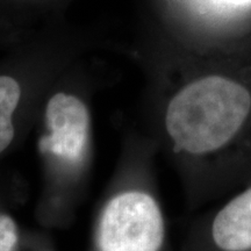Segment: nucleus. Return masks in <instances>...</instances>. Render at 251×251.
<instances>
[{
	"label": "nucleus",
	"instance_id": "7",
	"mask_svg": "<svg viewBox=\"0 0 251 251\" xmlns=\"http://www.w3.org/2000/svg\"><path fill=\"white\" fill-rule=\"evenodd\" d=\"M213 4L225 7L233 8H247L251 7V0H209Z\"/></svg>",
	"mask_w": 251,
	"mask_h": 251
},
{
	"label": "nucleus",
	"instance_id": "2",
	"mask_svg": "<svg viewBox=\"0 0 251 251\" xmlns=\"http://www.w3.org/2000/svg\"><path fill=\"white\" fill-rule=\"evenodd\" d=\"M155 141L141 158L136 177L113 193L100 211L97 226L98 251H163L166 218L152 178Z\"/></svg>",
	"mask_w": 251,
	"mask_h": 251
},
{
	"label": "nucleus",
	"instance_id": "5",
	"mask_svg": "<svg viewBox=\"0 0 251 251\" xmlns=\"http://www.w3.org/2000/svg\"><path fill=\"white\" fill-rule=\"evenodd\" d=\"M72 0H0V42L13 43L65 21Z\"/></svg>",
	"mask_w": 251,
	"mask_h": 251
},
{
	"label": "nucleus",
	"instance_id": "6",
	"mask_svg": "<svg viewBox=\"0 0 251 251\" xmlns=\"http://www.w3.org/2000/svg\"><path fill=\"white\" fill-rule=\"evenodd\" d=\"M19 242V229L13 216L0 212V251H15Z\"/></svg>",
	"mask_w": 251,
	"mask_h": 251
},
{
	"label": "nucleus",
	"instance_id": "1",
	"mask_svg": "<svg viewBox=\"0 0 251 251\" xmlns=\"http://www.w3.org/2000/svg\"><path fill=\"white\" fill-rule=\"evenodd\" d=\"M163 72L157 140L192 205L224 198L251 178V57L197 51Z\"/></svg>",
	"mask_w": 251,
	"mask_h": 251
},
{
	"label": "nucleus",
	"instance_id": "4",
	"mask_svg": "<svg viewBox=\"0 0 251 251\" xmlns=\"http://www.w3.org/2000/svg\"><path fill=\"white\" fill-rule=\"evenodd\" d=\"M199 237L208 251H251V178L202 218Z\"/></svg>",
	"mask_w": 251,
	"mask_h": 251
},
{
	"label": "nucleus",
	"instance_id": "3",
	"mask_svg": "<svg viewBox=\"0 0 251 251\" xmlns=\"http://www.w3.org/2000/svg\"><path fill=\"white\" fill-rule=\"evenodd\" d=\"M75 63L65 69L43 97V129L39 149L54 178L75 179L90 155L92 119L85 90L75 77Z\"/></svg>",
	"mask_w": 251,
	"mask_h": 251
}]
</instances>
